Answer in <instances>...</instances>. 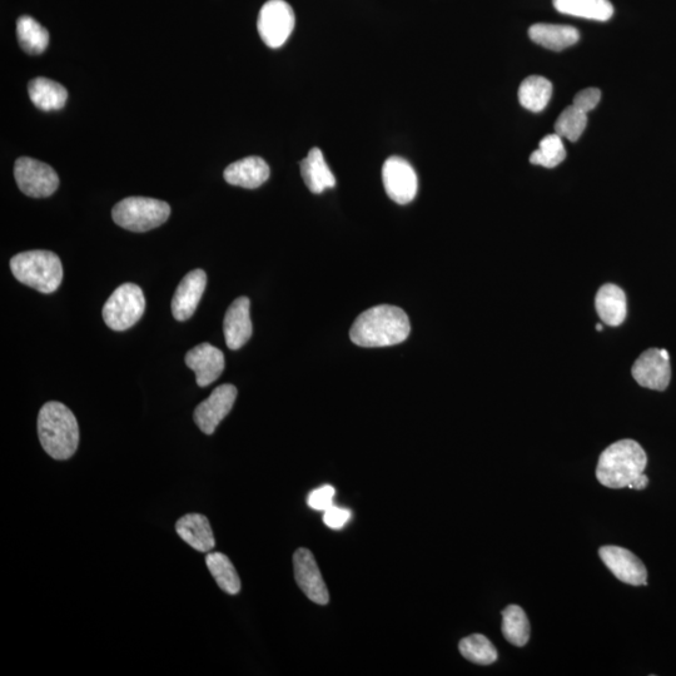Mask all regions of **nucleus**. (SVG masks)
Returning a JSON list of instances; mask_svg holds the SVG:
<instances>
[{
	"instance_id": "obj_1",
	"label": "nucleus",
	"mask_w": 676,
	"mask_h": 676,
	"mask_svg": "<svg viewBox=\"0 0 676 676\" xmlns=\"http://www.w3.org/2000/svg\"><path fill=\"white\" fill-rule=\"evenodd\" d=\"M410 331L409 317L400 307L382 305L372 307L356 318L350 338L361 347H387L406 341Z\"/></svg>"
},
{
	"instance_id": "obj_2",
	"label": "nucleus",
	"mask_w": 676,
	"mask_h": 676,
	"mask_svg": "<svg viewBox=\"0 0 676 676\" xmlns=\"http://www.w3.org/2000/svg\"><path fill=\"white\" fill-rule=\"evenodd\" d=\"M38 436L43 450L53 459H71L79 444L76 416L61 402H47L39 411Z\"/></svg>"
},
{
	"instance_id": "obj_3",
	"label": "nucleus",
	"mask_w": 676,
	"mask_h": 676,
	"mask_svg": "<svg viewBox=\"0 0 676 676\" xmlns=\"http://www.w3.org/2000/svg\"><path fill=\"white\" fill-rule=\"evenodd\" d=\"M648 464L643 447L630 439L610 445L599 457L596 477L601 485L609 489H623L631 481L644 474Z\"/></svg>"
},
{
	"instance_id": "obj_4",
	"label": "nucleus",
	"mask_w": 676,
	"mask_h": 676,
	"mask_svg": "<svg viewBox=\"0 0 676 676\" xmlns=\"http://www.w3.org/2000/svg\"><path fill=\"white\" fill-rule=\"evenodd\" d=\"M11 270L23 285L47 295L56 292L63 281L62 262L49 251L19 253L11 260Z\"/></svg>"
},
{
	"instance_id": "obj_5",
	"label": "nucleus",
	"mask_w": 676,
	"mask_h": 676,
	"mask_svg": "<svg viewBox=\"0 0 676 676\" xmlns=\"http://www.w3.org/2000/svg\"><path fill=\"white\" fill-rule=\"evenodd\" d=\"M171 216L168 203L148 197H128L112 211L113 221L124 230L147 232L162 226Z\"/></svg>"
},
{
	"instance_id": "obj_6",
	"label": "nucleus",
	"mask_w": 676,
	"mask_h": 676,
	"mask_svg": "<svg viewBox=\"0 0 676 676\" xmlns=\"http://www.w3.org/2000/svg\"><path fill=\"white\" fill-rule=\"evenodd\" d=\"M146 311L142 288L124 283L116 288L103 307V320L113 331H126L141 320Z\"/></svg>"
},
{
	"instance_id": "obj_7",
	"label": "nucleus",
	"mask_w": 676,
	"mask_h": 676,
	"mask_svg": "<svg viewBox=\"0 0 676 676\" xmlns=\"http://www.w3.org/2000/svg\"><path fill=\"white\" fill-rule=\"evenodd\" d=\"M295 12L285 0H268L258 17V33L267 47L280 48L295 29Z\"/></svg>"
},
{
	"instance_id": "obj_8",
	"label": "nucleus",
	"mask_w": 676,
	"mask_h": 676,
	"mask_svg": "<svg viewBox=\"0 0 676 676\" xmlns=\"http://www.w3.org/2000/svg\"><path fill=\"white\" fill-rule=\"evenodd\" d=\"M14 177L19 190L32 198H46L58 190L59 178L47 163L29 157L17 159Z\"/></svg>"
},
{
	"instance_id": "obj_9",
	"label": "nucleus",
	"mask_w": 676,
	"mask_h": 676,
	"mask_svg": "<svg viewBox=\"0 0 676 676\" xmlns=\"http://www.w3.org/2000/svg\"><path fill=\"white\" fill-rule=\"evenodd\" d=\"M382 181H384L387 196L399 205H407L415 200L419 190V180L415 169L406 159L391 157L387 159L382 168Z\"/></svg>"
},
{
	"instance_id": "obj_10",
	"label": "nucleus",
	"mask_w": 676,
	"mask_h": 676,
	"mask_svg": "<svg viewBox=\"0 0 676 676\" xmlns=\"http://www.w3.org/2000/svg\"><path fill=\"white\" fill-rule=\"evenodd\" d=\"M633 377L640 386L655 391H664L670 384L671 367L668 351L649 349L633 366Z\"/></svg>"
},
{
	"instance_id": "obj_11",
	"label": "nucleus",
	"mask_w": 676,
	"mask_h": 676,
	"mask_svg": "<svg viewBox=\"0 0 676 676\" xmlns=\"http://www.w3.org/2000/svg\"><path fill=\"white\" fill-rule=\"evenodd\" d=\"M237 399V389L233 385H221L213 390L207 400L201 402L195 410V422L203 434L212 435L221 421L230 414Z\"/></svg>"
},
{
	"instance_id": "obj_12",
	"label": "nucleus",
	"mask_w": 676,
	"mask_h": 676,
	"mask_svg": "<svg viewBox=\"0 0 676 676\" xmlns=\"http://www.w3.org/2000/svg\"><path fill=\"white\" fill-rule=\"evenodd\" d=\"M295 579L303 594L318 605H327L330 601L325 580L318 569L315 556L307 549H298L293 555Z\"/></svg>"
},
{
	"instance_id": "obj_13",
	"label": "nucleus",
	"mask_w": 676,
	"mask_h": 676,
	"mask_svg": "<svg viewBox=\"0 0 676 676\" xmlns=\"http://www.w3.org/2000/svg\"><path fill=\"white\" fill-rule=\"evenodd\" d=\"M599 555L616 579L634 586L648 585L646 583L648 571L643 561L631 551L620 546H603L599 550Z\"/></svg>"
},
{
	"instance_id": "obj_14",
	"label": "nucleus",
	"mask_w": 676,
	"mask_h": 676,
	"mask_svg": "<svg viewBox=\"0 0 676 676\" xmlns=\"http://www.w3.org/2000/svg\"><path fill=\"white\" fill-rule=\"evenodd\" d=\"M206 286L207 275L203 270L191 271L183 278L172 300V313L177 321H187L195 315Z\"/></svg>"
},
{
	"instance_id": "obj_15",
	"label": "nucleus",
	"mask_w": 676,
	"mask_h": 676,
	"mask_svg": "<svg viewBox=\"0 0 676 676\" xmlns=\"http://www.w3.org/2000/svg\"><path fill=\"white\" fill-rule=\"evenodd\" d=\"M186 365L195 372L197 385L207 387L213 384L225 370V355L217 347L201 344L193 347L186 355Z\"/></svg>"
},
{
	"instance_id": "obj_16",
	"label": "nucleus",
	"mask_w": 676,
	"mask_h": 676,
	"mask_svg": "<svg viewBox=\"0 0 676 676\" xmlns=\"http://www.w3.org/2000/svg\"><path fill=\"white\" fill-rule=\"evenodd\" d=\"M250 306L251 303L247 297H240L233 301L226 312L223 332H225L226 344L230 350H240L250 341L252 336Z\"/></svg>"
},
{
	"instance_id": "obj_17",
	"label": "nucleus",
	"mask_w": 676,
	"mask_h": 676,
	"mask_svg": "<svg viewBox=\"0 0 676 676\" xmlns=\"http://www.w3.org/2000/svg\"><path fill=\"white\" fill-rule=\"evenodd\" d=\"M270 178V167L261 157H247L230 164L225 171V180L232 186L255 190Z\"/></svg>"
},
{
	"instance_id": "obj_18",
	"label": "nucleus",
	"mask_w": 676,
	"mask_h": 676,
	"mask_svg": "<svg viewBox=\"0 0 676 676\" xmlns=\"http://www.w3.org/2000/svg\"><path fill=\"white\" fill-rule=\"evenodd\" d=\"M177 534L198 553H210L216 546L215 535L205 515L187 514L176 524Z\"/></svg>"
},
{
	"instance_id": "obj_19",
	"label": "nucleus",
	"mask_w": 676,
	"mask_h": 676,
	"mask_svg": "<svg viewBox=\"0 0 676 676\" xmlns=\"http://www.w3.org/2000/svg\"><path fill=\"white\" fill-rule=\"evenodd\" d=\"M531 41L550 51L561 52L579 42L578 29L560 24H534L529 29Z\"/></svg>"
},
{
	"instance_id": "obj_20",
	"label": "nucleus",
	"mask_w": 676,
	"mask_h": 676,
	"mask_svg": "<svg viewBox=\"0 0 676 676\" xmlns=\"http://www.w3.org/2000/svg\"><path fill=\"white\" fill-rule=\"evenodd\" d=\"M301 175L308 190L315 195L336 186V178L323 158L321 149L312 148L301 162Z\"/></svg>"
},
{
	"instance_id": "obj_21",
	"label": "nucleus",
	"mask_w": 676,
	"mask_h": 676,
	"mask_svg": "<svg viewBox=\"0 0 676 676\" xmlns=\"http://www.w3.org/2000/svg\"><path fill=\"white\" fill-rule=\"evenodd\" d=\"M596 312L606 325L620 326L625 321L628 306L623 290L616 285H605L596 293Z\"/></svg>"
},
{
	"instance_id": "obj_22",
	"label": "nucleus",
	"mask_w": 676,
	"mask_h": 676,
	"mask_svg": "<svg viewBox=\"0 0 676 676\" xmlns=\"http://www.w3.org/2000/svg\"><path fill=\"white\" fill-rule=\"evenodd\" d=\"M28 92L34 106L46 112L63 108L68 99L67 89L62 84L42 77L29 83Z\"/></svg>"
},
{
	"instance_id": "obj_23",
	"label": "nucleus",
	"mask_w": 676,
	"mask_h": 676,
	"mask_svg": "<svg viewBox=\"0 0 676 676\" xmlns=\"http://www.w3.org/2000/svg\"><path fill=\"white\" fill-rule=\"evenodd\" d=\"M556 11L568 16L606 22L614 14L609 0H553Z\"/></svg>"
},
{
	"instance_id": "obj_24",
	"label": "nucleus",
	"mask_w": 676,
	"mask_h": 676,
	"mask_svg": "<svg viewBox=\"0 0 676 676\" xmlns=\"http://www.w3.org/2000/svg\"><path fill=\"white\" fill-rule=\"evenodd\" d=\"M553 84L541 76L526 78L519 88V102L521 106L530 112L539 113L548 106Z\"/></svg>"
},
{
	"instance_id": "obj_25",
	"label": "nucleus",
	"mask_w": 676,
	"mask_h": 676,
	"mask_svg": "<svg viewBox=\"0 0 676 676\" xmlns=\"http://www.w3.org/2000/svg\"><path fill=\"white\" fill-rule=\"evenodd\" d=\"M206 565L216 583L225 593L237 595L241 591V579L228 556L222 553H208Z\"/></svg>"
},
{
	"instance_id": "obj_26",
	"label": "nucleus",
	"mask_w": 676,
	"mask_h": 676,
	"mask_svg": "<svg viewBox=\"0 0 676 676\" xmlns=\"http://www.w3.org/2000/svg\"><path fill=\"white\" fill-rule=\"evenodd\" d=\"M18 41L24 52L28 54H42L49 43V33L36 19L23 16L17 22Z\"/></svg>"
},
{
	"instance_id": "obj_27",
	"label": "nucleus",
	"mask_w": 676,
	"mask_h": 676,
	"mask_svg": "<svg viewBox=\"0 0 676 676\" xmlns=\"http://www.w3.org/2000/svg\"><path fill=\"white\" fill-rule=\"evenodd\" d=\"M502 634L509 643L524 646L530 639V623L523 608L510 605L502 611Z\"/></svg>"
},
{
	"instance_id": "obj_28",
	"label": "nucleus",
	"mask_w": 676,
	"mask_h": 676,
	"mask_svg": "<svg viewBox=\"0 0 676 676\" xmlns=\"http://www.w3.org/2000/svg\"><path fill=\"white\" fill-rule=\"evenodd\" d=\"M460 653L471 663L479 665L494 664L497 660V650L486 636L474 634L462 639L459 644Z\"/></svg>"
},
{
	"instance_id": "obj_29",
	"label": "nucleus",
	"mask_w": 676,
	"mask_h": 676,
	"mask_svg": "<svg viewBox=\"0 0 676 676\" xmlns=\"http://www.w3.org/2000/svg\"><path fill=\"white\" fill-rule=\"evenodd\" d=\"M566 151L559 134H549L540 142L539 148L531 154L530 162L545 168H554L564 162Z\"/></svg>"
},
{
	"instance_id": "obj_30",
	"label": "nucleus",
	"mask_w": 676,
	"mask_h": 676,
	"mask_svg": "<svg viewBox=\"0 0 676 676\" xmlns=\"http://www.w3.org/2000/svg\"><path fill=\"white\" fill-rule=\"evenodd\" d=\"M588 124V114L580 111L575 106H569L560 114L555 123V132L561 138L569 139L570 142H576L583 136Z\"/></svg>"
},
{
	"instance_id": "obj_31",
	"label": "nucleus",
	"mask_w": 676,
	"mask_h": 676,
	"mask_svg": "<svg viewBox=\"0 0 676 676\" xmlns=\"http://www.w3.org/2000/svg\"><path fill=\"white\" fill-rule=\"evenodd\" d=\"M336 491L332 486H322L320 489L312 491L308 496V506L313 510L326 511L333 506V497Z\"/></svg>"
},
{
	"instance_id": "obj_32",
	"label": "nucleus",
	"mask_w": 676,
	"mask_h": 676,
	"mask_svg": "<svg viewBox=\"0 0 676 676\" xmlns=\"http://www.w3.org/2000/svg\"><path fill=\"white\" fill-rule=\"evenodd\" d=\"M601 99V92L598 88H586L584 91L576 94L573 106L579 108L580 111L588 114L598 106Z\"/></svg>"
},
{
	"instance_id": "obj_33",
	"label": "nucleus",
	"mask_w": 676,
	"mask_h": 676,
	"mask_svg": "<svg viewBox=\"0 0 676 676\" xmlns=\"http://www.w3.org/2000/svg\"><path fill=\"white\" fill-rule=\"evenodd\" d=\"M350 518L351 513L349 510L332 506L330 509L325 511V515H323V523H325L330 529L340 530L344 528L347 523H349Z\"/></svg>"
},
{
	"instance_id": "obj_34",
	"label": "nucleus",
	"mask_w": 676,
	"mask_h": 676,
	"mask_svg": "<svg viewBox=\"0 0 676 676\" xmlns=\"http://www.w3.org/2000/svg\"><path fill=\"white\" fill-rule=\"evenodd\" d=\"M649 484V479L648 476L641 474L634 481H631L629 484V489H634V490H644L646 486Z\"/></svg>"
},
{
	"instance_id": "obj_35",
	"label": "nucleus",
	"mask_w": 676,
	"mask_h": 676,
	"mask_svg": "<svg viewBox=\"0 0 676 676\" xmlns=\"http://www.w3.org/2000/svg\"><path fill=\"white\" fill-rule=\"evenodd\" d=\"M596 330H598V331H603V326H601V325H596Z\"/></svg>"
}]
</instances>
